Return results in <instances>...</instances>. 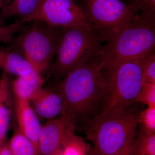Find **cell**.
I'll return each instance as SVG.
<instances>
[{"instance_id": "6da1fadb", "label": "cell", "mask_w": 155, "mask_h": 155, "mask_svg": "<svg viewBox=\"0 0 155 155\" xmlns=\"http://www.w3.org/2000/svg\"><path fill=\"white\" fill-rule=\"evenodd\" d=\"M99 57L69 71L56 90L64 98L65 114L75 125L98 114L108 104L107 84Z\"/></svg>"}, {"instance_id": "7a4b0ae2", "label": "cell", "mask_w": 155, "mask_h": 155, "mask_svg": "<svg viewBox=\"0 0 155 155\" xmlns=\"http://www.w3.org/2000/svg\"><path fill=\"white\" fill-rule=\"evenodd\" d=\"M133 107L108 105L84 122V132L92 144L94 155H127L137 125L138 112Z\"/></svg>"}, {"instance_id": "3957f363", "label": "cell", "mask_w": 155, "mask_h": 155, "mask_svg": "<svg viewBox=\"0 0 155 155\" xmlns=\"http://www.w3.org/2000/svg\"><path fill=\"white\" fill-rule=\"evenodd\" d=\"M155 46V18L140 14L103 45L99 57L104 67L140 59L153 51Z\"/></svg>"}, {"instance_id": "277c9868", "label": "cell", "mask_w": 155, "mask_h": 155, "mask_svg": "<svg viewBox=\"0 0 155 155\" xmlns=\"http://www.w3.org/2000/svg\"><path fill=\"white\" fill-rule=\"evenodd\" d=\"M102 41L92 25L63 27L54 69L64 77L69 71L99 56Z\"/></svg>"}, {"instance_id": "5b68a950", "label": "cell", "mask_w": 155, "mask_h": 155, "mask_svg": "<svg viewBox=\"0 0 155 155\" xmlns=\"http://www.w3.org/2000/svg\"><path fill=\"white\" fill-rule=\"evenodd\" d=\"M83 5L87 21L102 41L131 22L140 11L134 4L127 5L120 0H84Z\"/></svg>"}, {"instance_id": "8992f818", "label": "cell", "mask_w": 155, "mask_h": 155, "mask_svg": "<svg viewBox=\"0 0 155 155\" xmlns=\"http://www.w3.org/2000/svg\"><path fill=\"white\" fill-rule=\"evenodd\" d=\"M109 93L108 104L129 107L144 82L140 59L127 60L103 67Z\"/></svg>"}, {"instance_id": "52a82bcc", "label": "cell", "mask_w": 155, "mask_h": 155, "mask_svg": "<svg viewBox=\"0 0 155 155\" xmlns=\"http://www.w3.org/2000/svg\"><path fill=\"white\" fill-rule=\"evenodd\" d=\"M34 22L31 28L19 37L17 43L22 56L41 72L55 56L62 28Z\"/></svg>"}, {"instance_id": "ba28073f", "label": "cell", "mask_w": 155, "mask_h": 155, "mask_svg": "<svg viewBox=\"0 0 155 155\" xmlns=\"http://www.w3.org/2000/svg\"><path fill=\"white\" fill-rule=\"evenodd\" d=\"M30 21L62 28L92 25L74 0H41L35 13L25 22Z\"/></svg>"}, {"instance_id": "9c48e42d", "label": "cell", "mask_w": 155, "mask_h": 155, "mask_svg": "<svg viewBox=\"0 0 155 155\" xmlns=\"http://www.w3.org/2000/svg\"><path fill=\"white\" fill-rule=\"evenodd\" d=\"M75 127L66 115L51 119L41 125L38 143V155H59L67 131Z\"/></svg>"}, {"instance_id": "30bf717a", "label": "cell", "mask_w": 155, "mask_h": 155, "mask_svg": "<svg viewBox=\"0 0 155 155\" xmlns=\"http://www.w3.org/2000/svg\"><path fill=\"white\" fill-rule=\"evenodd\" d=\"M39 119H51L65 114V104L62 95L58 91L44 88L30 101Z\"/></svg>"}, {"instance_id": "8fae6325", "label": "cell", "mask_w": 155, "mask_h": 155, "mask_svg": "<svg viewBox=\"0 0 155 155\" xmlns=\"http://www.w3.org/2000/svg\"><path fill=\"white\" fill-rule=\"evenodd\" d=\"M14 111L19 130L38 148L41 125L30 102L13 96Z\"/></svg>"}, {"instance_id": "7c38bea8", "label": "cell", "mask_w": 155, "mask_h": 155, "mask_svg": "<svg viewBox=\"0 0 155 155\" xmlns=\"http://www.w3.org/2000/svg\"><path fill=\"white\" fill-rule=\"evenodd\" d=\"M9 74L2 70L0 78V143H6L7 133L14 111V101Z\"/></svg>"}, {"instance_id": "4fadbf2b", "label": "cell", "mask_w": 155, "mask_h": 155, "mask_svg": "<svg viewBox=\"0 0 155 155\" xmlns=\"http://www.w3.org/2000/svg\"><path fill=\"white\" fill-rule=\"evenodd\" d=\"M41 72L34 70L27 75L17 77L10 81L13 96L30 102L42 88Z\"/></svg>"}, {"instance_id": "5bb4252c", "label": "cell", "mask_w": 155, "mask_h": 155, "mask_svg": "<svg viewBox=\"0 0 155 155\" xmlns=\"http://www.w3.org/2000/svg\"><path fill=\"white\" fill-rule=\"evenodd\" d=\"M0 68L8 74L17 77L27 75L36 70L23 56L2 48H0Z\"/></svg>"}, {"instance_id": "9a60e30c", "label": "cell", "mask_w": 155, "mask_h": 155, "mask_svg": "<svg viewBox=\"0 0 155 155\" xmlns=\"http://www.w3.org/2000/svg\"><path fill=\"white\" fill-rule=\"evenodd\" d=\"M41 0H3L1 8L2 18L17 17L25 22L36 11Z\"/></svg>"}, {"instance_id": "2e32d148", "label": "cell", "mask_w": 155, "mask_h": 155, "mask_svg": "<svg viewBox=\"0 0 155 155\" xmlns=\"http://www.w3.org/2000/svg\"><path fill=\"white\" fill-rule=\"evenodd\" d=\"M127 155H155V134H149L140 127Z\"/></svg>"}, {"instance_id": "e0dca14e", "label": "cell", "mask_w": 155, "mask_h": 155, "mask_svg": "<svg viewBox=\"0 0 155 155\" xmlns=\"http://www.w3.org/2000/svg\"><path fill=\"white\" fill-rule=\"evenodd\" d=\"M7 143L13 155H38L37 147L18 128Z\"/></svg>"}, {"instance_id": "ac0fdd59", "label": "cell", "mask_w": 155, "mask_h": 155, "mask_svg": "<svg viewBox=\"0 0 155 155\" xmlns=\"http://www.w3.org/2000/svg\"><path fill=\"white\" fill-rule=\"evenodd\" d=\"M69 129L64 138L59 155H87L89 148L83 139L78 136Z\"/></svg>"}, {"instance_id": "d6986e66", "label": "cell", "mask_w": 155, "mask_h": 155, "mask_svg": "<svg viewBox=\"0 0 155 155\" xmlns=\"http://www.w3.org/2000/svg\"><path fill=\"white\" fill-rule=\"evenodd\" d=\"M137 122L139 127L145 132L155 134V107H147L138 112Z\"/></svg>"}, {"instance_id": "ffe728a7", "label": "cell", "mask_w": 155, "mask_h": 155, "mask_svg": "<svg viewBox=\"0 0 155 155\" xmlns=\"http://www.w3.org/2000/svg\"><path fill=\"white\" fill-rule=\"evenodd\" d=\"M134 102L140 103L147 107H155V83L144 82Z\"/></svg>"}, {"instance_id": "44dd1931", "label": "cell", "mask_w": 155, "mask_h": 155, "mask_svg": "<svg viewBox=\"0 0 155 155\" xmlns=\"http://www.w3.org/2000/svg\"><path fill=\"white\" fill-rule=\"evenodd\" d=\"M144 82L155 83V55L153 51L140 58Z\"/></svg>"}, {"instance_id": "7402d4cb", "label": "cell", "mask_w": 155, "mask_h": 155, "mask_svg": "<svg viewBox=\"0 0 155 155\" xmlns=\"http://www.w3.org/2000/svg\"><path fill=\"white\" fill-rule=\"evenodd\" d=\"M23 22L19 21L8 25L0 26V42H11L14 35L23 28Z\"/></svg>"}, {"instance_id": "603a6c76", "label": "cell", "mask_w": 155, "mask_h": 155, "mask_svg": "<svg viewBox=\"0 0 155 155\" xmlns=\"http://www.w3.org/2000/svg\"><path fill=\"white\" fill-rule=\"evenodd\" d=\"M132 3L138 7L142 15L155 18V0H133Z\"/></svg>"}, {"instance_id": "cb8c5ba5", "label": "cell", "mask_w": 155, "mask_h": 155, "mask_svg": "<svg viewBox=\"0 0 155 155\" xmlns=\"http://www.w3.org/2000/svg\"><path fill=\"white\" fill-rule=\"evenodd\" d=\"M0 155H13L9 149L7 143L0 148Z\"/></svg>"}, {"instance_id": "d4e9b609", "label": "cell", "mask_w": 155, "mask_h": 155, "mask_svg": "<svg viewBox=\"0 0 155 155\" xmlns=\"http://www.w3.org/2000/svg\"><path fill=\"white\" fill-rule=\"evenodd\" d=\"M3 23H4V22H3V18L2 17V16H1V14H0V26L4 25Z\"/></svg>"}, {"instance_id": "484cf974", "label": "cell", "mask_w": 155, "mask_h": 155, "mask_svg": "<svg viewBox=\"0 0 155 155\" xmlns=\"http://www.w3.org/2000/svg\"><path fill=\"white\" fill-rule=\"evenodd\" d=\"M88 155H94L93 153H92L91 149L89 151Z\"/></svg>"}, {"instance_id": "4316f807", "label": "cell", "mask_w": 155, "mask_h": 155, "mask_svg": "<svg viewBox=\"0 0 155 155\" xmlns=\"http://www.w3.org/2000/svg\"><path fill=\"white\" fill-rule=\"evenodd\" d=\"M3 145H2V144H1V143H0V148H1V147Z\"/></svg>"}, {"instance_id": "83f0119b", "label": "cell", "mask_w": 155, "mask_h": 155, "mask_svg": "<svg viewBox=\"0 0 155 155\" xmlns=\"http://www.w3.org/2000/svg\"><path fill=\"white\" fill-rule=\"evenodd\" d=\"M1 4H0V8H1Z\"/></svg>"}]
</instances>
